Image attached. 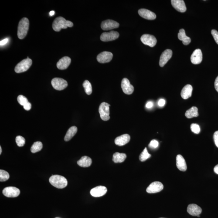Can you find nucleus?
I'll use <instances>...</instances> for the list:
<instances>
[{"label": "nucleus", "instance_id": "obj_8", "mask_svg": "<svg viewBox=\"0 0 218 218\" xmlns=\"http://www.w3.org/2000/svg\"><path fill=\"white\" fill-rule=\"evenodd\" d=\"M119 34L117 31H111L109 32H104L100 36V39L104 42L114 41L118 38Z\"/></svg>", "mask_w": 218, "mask_h": 218}, {"label": "nucleus", "instance_id": "obj_48", "mask_svg": "<svg viewBox=\"0 0 218 218\" xmlns=\"http://www.w3.org/2000/svg\"><path fill=\"white\" fill-rule=\"evenodd\" d=\"M59 218V217H56V218Z\"/></svg>", "mask_w": 218, "mask_h": 218}, {"label": "nucleus", "instance_id": "obj_47", "mask_svg": "<svg viewBox=\"0 0 218 218\" xmlns=\"http://www.w3.org/2000/svg\"><path fill=\"white\" fill-rule=\"evenodd\" d=\"M198 216V217H199V216H199V215H198V216Z\"/></svg>", "mask_w": 218, "mask_h": 218}, {"label": "nucleus", "instance_id": "obj_35", "mask_svg": "<svg viewBox=\"0 0 218 218\" xmlns=\"http://www.w3.org/2000/svg\"><path fill=\"white\" fill-rule=\"evenodd\" d=\"M18 101L21 106H24L28 102V99L22 95H19L18 97Z\"/></svg>", "mask_w": 218, "mask_h": 218}, {"label": "nucleus", "instance_id": "obj_22", "mask_svg": "<svg viewBox=\"0 0 218 218\" xmlns=\"http://www.w3.org/2000/svg\"><path fill=\"white\" fill-rule=\"evenodd\" d=\"M176 165L177 168L180 171H185L187 169L186 163L184 158L180 154L177 155L176 157Z\"/></svg>", "mask_w": 218, "mask_h": 218}, {"label": "nucleus", "instance_id": "obj_28", "mask_svg": "<svg viewBox=\"0 0 218 218\" xmlns=\"http://www.w3.org/2000/svg\"><path fill=\"white\" fill-rule=\"evenodd\" d=\"M126 158L127 155L125 154L116 152L113 154L112 160L115 163H121L124 162Z\"/></svg>", "mask_w": 218, "mask_h": 218}, {"label": "nucleus", "instance_id": "obj_27", "mask_svg": "<svg viewBox=\"0 0 218 218\" xmlns=\"http://www.w3.org/2000/svg\"><path fill=\"white\" fill-rule=\"evenodd\" d=\"M185 116L188 118H192L193 117H199L197 107L193 106L189 109L185 113Z\"/></svg>", "mask_w": 218, "mask_h": 218}, {"label": "nucleus", "instance_id": "obj_25", "mask_svg": "<svg viewBox=\"0 0 218 218\" xmlns=\"http://www.w3.org/2000/svg\"><path fill=\"white\" fill-rule=\"evenodd\" d=\"M92 162V161L91 158L87 156L82 157L77 161L78 165L82 167H88L91 165Z\"/></svg>", "mask_w": 218, "mask_h": 218}, {"label": "nucleus", "instance_id": "obj_9", "mask_svg": "<svg viewBox=\"0 0 218 218\" xmlns=\"http://www.w3.org/2000/svg\"><path fill=\"white\" fill-rule=\"evenodd\" d=\"M141 40L144 45L151 47L155 46L157 43V39L155 37L148 34L143 35L141 37Z\"/></svg>", "mask_w": 218, "mask_h": 218}, {"label": "nucleus", "instance_id": "obj_1", "mask_svg": "<svg viewBox=\"0 0 218 218\" xmlns=\"http://www.w3.org/2000/svg\"><path fill=\"white\" fill-rule=\"evenodd\" d=\"M73 26V22L66 20L62 17H59L54 20L52 25L53 30L56 32H59L62 29H66L68 27H72Z\"/></svg>", "mask_w": 218, "mask_h": 218}, {"label": "nucleus", "instance_id": "obj_7", "mask_svg": "<svg viewBox=\"0 0 218 218\" xmlns=\"http://www.w3.org/2000/svg\"><path fill=\"white\" fill-rule=\"evenodd\" d=\"M20 190L14 187H8L3 191V194L7 197L15 198L19 196Z\"/></svg>", "mask_w": 218, "mask_h": 218}, {"label": "nucleus", "instance_id": "obj_16", "mask_svg": "<svg viewBox=\"0 0 218 218\" xmlns=\"http://www.w3.org/2000/svg\"><path fill=\"white\" fill-rule=\"evenodd\" d=\"M202 60V53L200 49L194 51L191 57V61L193 64H199Z\"/></svg>", "mask_w": 218, "mask_h": 218}, {"label": "nucleus", "instance_id": "obj_46", "mask_svg": "<svg viewBox=\"0 0 218 218\" xmlns=\"http://www.w3.org/2000/svg\"><path fill=\"white\" fill-rule=\"evenodd\" d=\"M1 153H2V148L1 146H0V154H1Z\"/></svg>", "mask_w": 218, "mask_h": 218}, {"label": "nucleus", "instance_id": "obj_26", "mask_svg": "<svg viewBox=\"0 0 218 218\" xmlns=\"http://www.w3.org/2000/svg\"><path fill=\"white\" fill-rule=\"evenodd\" d=\"M78 129L76 126H73L71 127L68 130L67 133L64 137L65 141H70L73 137L77 133Z\"/></svg>", "mask_w": 218, "mask_h": 218}, {"label": "nucleus", "instance_id": "obj_3", "mask_svg": "<svg viewBox=\"0 0 218 218\" xmlns=\"http://www.w3.org/2000/svg\"><path fill=\"white\" fill-rule=\"evenodd\" d=\"M29 27V20L26 18H23L19 21L18 26V36L19 39H24L27 34Z\"/></svg>", "mask_w": 218, "mask_h": 218}, {"label": "nucleus", "instance_id": "obj_31", "mask_svg": "<svg viewBox=\"0 0 218 218\" xmlns=\"http://www.w3.org/2000/svg\"><path fill=\"white\" fill-rule=\"evenodd\" d=\"M151 155L148 152V150L146 148L144 149V151H142L139 155V160L141 162H144L146 161L148 158H150Z\"/></svg>", "mask_w": 218, "mask_h": 218}, {"label": "nucleus", "instance_id": "obj_18", "mask_svg": "<svg viewBox=\"0 0 218 218\" xmlns=\"http://www.w3.org/2000/svg\"><path fill=\"white\" fill-rule=\"evenodd\" d=\"M140 16L144 19L148 20H154L156 18V15L154 12L145 8H141L138 11Z\"/></svg>", "mask_w": 218, "mask_h": 218}, {"label": "nucleus", "instance_id": "obj_36", "mask_svg": "<svg viewBox=\"0 0 218 218\" xmlns=\"http://www.w3.org/2000/svg\"><path fill=\"white\" fill-rule=\"evenodd\" d=\"M159 145V143L156 140L153 139L151 140V142H150L149 147L152 148H158Z\"/></svg>", "mask_w": 218, "mask_h": 218}, {"label": "nucleus", "instance_id": "obj_39", "mask_svg": "<svg viewBox=\"0 0 218 218\" xmlns=\"http://www.w3.org/2000/svg\"><path fill=\"white\" fill-rule=\"evenodd\" d=\"M166 101L164 99H161L158 102V106L160 107H163L165 105Z\"/></svg>", "mask_w": 218, "mask_h": 218}, {"label": "nucleus", "instance_id": "obj_45", "mask_svg": "<svg viewBox=\"0 0 218 218\" xmlns=\"http://www.w3.org/2000/svg\"><path fill=\"white\" fill-rule=\"evenodd\" d=\"M55 11H51L50 12V16H53V15H54Z\"/></svg>", "mask_w": 218, "mask_h": 218}, {"label": "nucleus", "instance_id": "obj_23", "mask_svg": "<svg viewBox=\"0 0 218 218\" xmlns=\"http://www.w3.org/2000/svg\"><path fill=\"white\" fill-rule=\"evenodd\" d=\"M193 87L190 84L185 85L181 91V95L183 99L187 100L192 96Z\"/></svg>", "mask_w": 218, "mask_h": 218}, {"label": "nucleus", "instance_id": "obj_38", "mask_svg": "<svg viewBox=\"0 0 218 218\" xmlns=\"http://www.w3.org/2000/svg\"><path fill=\"white\" fill-rule=\"evenodd\" d=\"M213 139L215 144L218 148V131L215 132L214 134Z\"/></svg>", "mask_w": 218, "mask_h": 218}, {"label": "nucleus", "instance_id": "obj_5", "mask_svg": "<svg viewBox=\"0 0 218 218\" xmlns=\"http://www.w3.org/2000/svg\"><path fill=\"white\" fill-rule=\"evenodd\" d=\"M110 105L108 103H102L99 107V112L100 117L104 121H107L110 119Z\"/></svg>", "mask_w": 218, "mask_h": 218}, {"label": "nucleus", "instance_id": "obj_17", "mask_svg": "<svg viewBox=\"0 0 218 218\" xmlns=\"http://www.w3.org/2000/svg\"><path fill=\"white\" fill-rule=\"evenodd\" d=\"M171 4L173 8L180 12L184 13L187 10L184 1L183 0H172Z\"/></svg>", "mask_w": 218, "mask_h": 218}, {"label": "nucleus", "instance_id": "obj_21", "mask_svg": "<svg viewBox=\"0 0 218 218\" xmlns=\"http://www.w3.org/2000/svg\"><path fill=\"white\" fill-rule=\"evenodd\" d=\"M131 137L128 134H126L120 136L115 139V143L116 145L120 146L126 145L129 142Z\"/></svg>", "mask_w": 218, "mask_h": 218}, {"label": "nucleus", "instance_id": "obj_40", "mask_svg": "<svg viewBox=\"0 0 218 218\" xmlns=\"http://www.w3.org/2000/svg\"><path fill=\"white\" fill-rule=\"evenodd\" d=\"M24 108L25 110L29 111L31 108V104L30 103L28 102V103H27L26 104H25V105L24 106Z\"/></svg>", "mask_w": 218, "mask_h": 218}, {"label": "nucleus", "instance_id": "obj_4", "mask_svg": "<svg viewBox=\"0 0 218 218\" xmlns=\"http://www.w3.org/2000/svg\"><path fill=\"white\" fill-rule=\"evenodd\" d=\"M32 63V59L30 58L23 59L15 66V72L17 73H20L26 71L30 67Z\"/></svg>", "mask_w": 218, "mask_h": 218}, {"label": "nucleus", "instance_id": "obj_20", "mask_svg": "<svg viewBox=\"0 0 218 218\" xmlns=\"http://www.w3.org/2000/svg\"><path fill=\"white\" fill-rule=\"evenodd\" d=\"M187 212L191 215L198 216L201 213L202 209L198 205L192 204L188 205Z\"/></svg>", "mask_w": 218, "mask_h": 218}, {"label": "nucleus", "instance_id": "obj_29", "mask_svg": "<svg viewBox=\"0 0 218 218\" xmlns=\"http://www.w3.org/2000/svg\"><path fill=\"white\" fill-rule=\"evenodd\" d=\"M42 148V144L40 141H36L34 143L31 148V151L33 153L41 151Z\"/></svg>", "mask_w": 218, "mask_h": 218}, {"label": "nucleus", "instance_id": "obj_2", "mask_svg": "<svg viewBox=\"0 0 218 218\" xmlns=\"http://www.w3.org/2000/svg\"><path fill=\"white\" fill-rule=\"evenodd\" d=\"M49 181L51 184L58 189H63L66 187L68 185L67 179L61 175H52L49 178Z\"/></svg>", "mask_w": 218, "mask_h": 218}, {"label": "nucleus", "instance_id": "obj_34", "mask_svg": "<svg viewBox=\"0 0 218 218\" xmlns=\"http://www.w3.org/2000/svg\"><path fill=\"white\" fill-rule=\"evenodd\" d=\"M191 131L195 134H199L200 132V128L199 124L193 123L190 126Z\"/></svg>", "mask_w": 218, "mask_h": 218}, {"label": "nucleus", "instance_id": "obj_42", "mask_svg": "<svg viewBox=\"0 0 218 218\" xmlns=\"http://www.w3.org/2000/svg\"><path fill=\"white\" fill-rule=\"evenodd\" d=\"M215 87L216 90L218 92V76L215 79Z\"/></svg>", "mask_w": 218, "mask_h": 218}, {"label": "nucleus", "instance_id": "obj_43", "mask_svg": "<svg viewBox=\"0 0 218 218\" xmlns=\"http://www.w3.org/2000/svg\"><path fill=\"white\" fill-rule=\"evenodd\" d=\"M8 39H4V40H3L1 41V42H0V45H1V46L5 45L6 44L8 43Z\"/></svg>", "mask_w": 218, "mask_h": 218}, {"label": "nucleus", "instance_id": "obj_19", "mask_svg": "<svg viewBox=\"0 0 218 218\" xmlns=\"http://www.w3.org/2000/svg\"><path fill=\"white\" fill-rule=\"evenodd\" d=\"M71 59L68 57H62L57 63V67L61 70H65L67 68L70 64Z\"/></svg>", "mask_w": 218, "mask_h": 218}, {"label": "nucleus", "instance_id": "obj_12", "mask_svg": "<svg viewBox=\"0 0 218 218\" xmlns=\"http://www.w3.org/2000/svg\"><path fill=\"white\" fill-rule=\"evenodd\" d=\"M121 88L123 92L127 95H131L134 92V86L130 84L129 80L127 78L123 79L121 82Z\"/></svg>", "mask_w": 218, "mask_h": 218}, {"label": "nucleus", "instance_id": "obj_33", "mask_svg": "<svg viewBox=\"0 0 218 218\" xmlns=\"http://www.w3.org/2000/svg\"><path fill=\"white\" fill-rule=\"evenodd\" d=\"M15 141H16V144L18 146L23 147L25 145V139L21 136H18L15 139Z\"/></svg>", "mask_w": 218, "mask_h": 218}, {"label": "nucleus", "instance_id": "obj_10", "mask_svg": "<svg viewBox=\"0 0 218 218\" xmlns=\"http://www.w3.org/2000/svg\"><path fill=\"white\" fill-rule=\"evenodd\" d=\"M163 188L162 183L159 182H155L151 183L147 188L146 192L150 193H158L162 191Z\"/></svg>", "mask_w": 218, "mask_h": 218}, {"label": "nucleus", "instance_id": "obj_6", "mask_svg": "<svg viewBox=\"0 0 218 218\" xmlns=\"http://www.w3.org/2000/svg\"><path fill=\"white\" fill-rule=\"evenodd\" d=\"M52 84L55 90H64L68 85L67 82L66 80L59 78L52 79Z\"/></svg>", "mask_w": 218, "mask_h": 218}, {"label": "nucleus", "instance_id": "obj_41", "mask_svg": "<svg viewBox=\"0 0 218 218\" xmlns=\"http://www.w3.org/2000/svg\"><path fill=\"white\" fill-rule=\"evenodd\" d=\"M153 106L154 104L152 102L149 101L146 104V107L148 108H151Z\"/></svg>", "mask_w": 218, "mask_h": 218}, {"label": "nucleus", "instance_id": "obj_32", "mask_svg": "<svg viewBox=\"0 0 218 218\" xmlns=\"http://www.w3.org/2000/svg\"><path fill=\"white\" fill-rule=\"evenodd\" d=\"M9 178V175L8 172L3 170H0V181L1 182H5Z\"/></svg>", "mask_w": 218, "mask_h": 218}, {"label": "nucleus", "instance_id": "obj_13", "mask_svg": "<svg viewBox=\"0 0 218 218\" xmlns=\"http://www.w3.org/2000/svg\"><path fill=\"white\" fill-rule=\"evenodd\" d=\"M172 52L170 49H166L161 54L160 57L159 65L163 67L172 57Z\"/></svg>", "mask_w": 218, "mask_h": 218}, {"label": "nucleus", "instance_id": "obj_15", "mask_svg": "<svg viewBox=\"0 0 218 218\" xmlns=\"http://www.w3.org/2000/svg\"><path fill=\"white\" fill-rule=\"evenodd\" d=\"M107 192L106 188L103 186H99L93 188L90 191L91 196L94 197H99L105 195Z\"/></svg>", "mask_w": 218, "mask_h": 218}, {"label": "nucleus", "instance_id": "obj_24", "mask_svg": "<svg viewBox=\"0 0 218 218\" xmlns=\"http://www.w3.org/2000/svg\"><path fill=\"white\" fill-rule=\"evenodd\" d=\"M178 37L180 40L182 41L184 45H188L191 42L190 38L186 36L185 31L183 29L180 30L179 33L178 34Z\"/></svg>", "mask_w": 218, "mask_h": 218}, {"label": "nucleus", "instance_id": "obj_49", "mask_svg": "<svg viewBox=\"0 0 218 218\" xmlns=\"http://www.w3.org/2000/svg\"></svg>", "mask_w": 218, "mask_h": 218}, {"label": "nucleus", "instance_id": "obj_30", "mask_svg": "<svg viewBox=\"0 0 218 218\" xmlns=\"http://www.w3.org/2000/svg\"><path fill=\"white\" fill-rule=\"evenodd\" d=\"M83 86L84 89L85 91L88 95H90L92 92V88L91 84L88 80H86L83 83Z\"/></svg>", "mask_w": 218, "mask_h": 218}, {"label": "nucleus", "instance_id": "obj_37", "mask_svg": "<svg viewBox=\"0 0 218 218\" xmlns=\"http://www.w3.org/2000/svg\"><path fill=\"white\" fill-rule=\"evenodd\" d=\"M211 34L216 43L218 45V32L215 30H213L211 31Z\"/></svg>", "mask_w": 218, "mask_h": 218}, {"label": "nucleus", "instance_id": "obj_44", "mask_svg": "<svg viewBox=\"0 0 218 218\" xmlns=\"http://www.w3.org/2000/svg\"><path fill=\"white\" fill-rule=\"evenodd\" d=\"M214 171L215 173L218 175V164L214 168Z\"/></svg>", "mask_w": 218, "mask_h": 218}, {"label": "nucleus", "instance_id": "obj_14", "mask_svg": "<svg viewBox=\"0 0 218 218\" xmlns=\"http://www.w3.org/2000/svg\"><path fill=\"white\" fill-rule=\"evenodd\" d=\"M113 58L112 53L110 52H104L99 54L97 59L99 63H104L111 61Z\"/></svg>", "mask_w": 218, "mask_h": 218}, {"label": "nucleus", "instance_id": "obj_11", "mask_svg": "<svg viewBox=\"0 0 218 218\" xmlns=\"http://www.w3.org/2000/svg\"><path fill=\"white\" fill-rule=\"evenodd\" d=\"M119 24L113 20L107 19L103 21L101 24L102 29L104 30H110L119 27Z\"/></svg>", "mask_w": 218, "mask_h": 218}]
</instances>
